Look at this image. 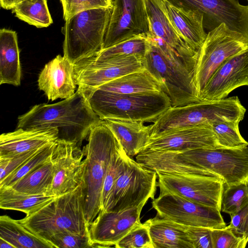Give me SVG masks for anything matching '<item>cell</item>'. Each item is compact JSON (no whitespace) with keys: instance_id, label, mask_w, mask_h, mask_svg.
<instances>
[{"instance_id":"obj_1","label":"cell","mask_w":248,"mask_h":248,"mask_svg":"<svg viewBox=\"0 0 248 248\" xmlns=\"http://www.w3.org/2000/svg\"><path fill=\"white\" fill-rule=\"evenodd\" d=\"M102 121L87 97L77 89L73 96L62 101L34 106L18 116L16 129H55L58 140L80 147L91 129Z\"/></svg>"},{"instance_id":"obj_2","label":"cell","mask_w":248,"mask_h":248,"mask_svg":"<svg viewBox=\"0 0 248 248\" xmlns=\"http://www.w3.org/2000/svg\"><path fill=\"white\" fill-rule=\"evenodd\" d=\"M147 36L149 46L143 66L169 96L171 107L201 101L194 81L197 59L184 57L161 39Z\"/></svg>"},{"instance_id":"obj_3","label":"cell","mask_w":248,"mask_h":248,"mask_svg":"<svg viewBox=\"0 0 248 248\" xmlns=\"http://www.w3.org/2000/svg\"><path fill=\"white\" fill-rule=\"evenodd\" d=\"M85 205L84 182L74 190L56 197L36 212L18 221L30 232L46 241L53 234L63 232L90 236Z\"/></svg>"},{"instance_id":"obj_4","label":"cell","mask_w":248,"mask_h":248,"mask_svg":"<svg viewBox=\"0 0 248 248\" xmlns=\"http://www.w3.org/2000/svg\"><path fill=\"white\" fill-rule=\"evenodd\" d=\"M88 141L82 150L86 160L85 214L89 227L101 209L103 184L110 161L122 146L103 120L91 129Z\"/></svg>"},{"instance_id":"obj_5","label":"cell","mask_w":248,"mask_h":248,"mask_svg":"<svg viewBox=\"0 0 248 248\" xmlns=\"http://www.w3.org/2000/svg\"><path fill=\"white\" fill-rule=\"evenodd\" d=\"M87 98L102 120L116 119L153 123L171 107L170 98L163 91L120 94L97 89Z\"/></svg>"},{"instance_id":"obj_6","label":"cell","mask_w":248,"mask_h":248,"mask_svg":"<svg viewBox=\"0 0 248 248\" xmlns=\"http://www.w3.org/2000/svg\"><path fill=\"white\" fill-rule=\"evenodd\" d=\"M246 111L237 96L171 107L150 124L151 138L177 127L224 122L239 123Z\"/></svg>"},{"instance_id":"obj_7","label":"cell","mask_w":248,"mask_h":248,"mask_svg":"<svg viewBox=\"0 0 248 248\" xmlns=\"http://www.w3.org/2000/svg\"><path fill=\"white\" fill-rule=\"evenodd\" d=\"M113 7L79 12L65 20L63 56L75 64L103 49Z\"/></svg>"},{"instance_id":"obj_8","label":"cell","mask_w":248,"mask_h":248,"mask_svg":"<svg viewBox=\"0 0 248 248\" xmlns=\"http://www.w3.org/2000/svg\"><path fill=\"white\" fill-rule=\"evenodd\" d=\"M248 50V39L222 23L209 31L199 51L194 81L200 97L207 81L226 60Z\"/></svg>"},{"instance_id":"obj_9","label":"cell","mask_w":248,"mask_h":248,"mask_svg":"<svg viewBox=\"0 0 248 248\" xmlns=\"http://www.w3.org/2000/svg\"><path fill=\"white\" fill-rule=\"evenodd\" d=\"M156 172L148 170L129 156L100 212L120 211L155 199L157 185Z\"/></svg>"},{"instance_id":"obj_10","label":"cell","mask_w":248,"mask_h":248,"mask_svg":"<svg viewBox=\"0 0 248 248\" xmlns=\"http://www.w3.org/2000/svg\"><path fill=\"white\" fill-rule=\"evenodd\" d=\"M180 153L195 165L221 178L226 186L248 184V146L200 148Z\"/></svg>"},{"instance_id":"obj_11","label":"cell","mask_w":248,"mask_h":248,"mask_svg":"<svg viewBox=\"0 0 248 248\" xmlns=\"http://www.w3.org/2000/svg\"><path fill=\"white\" fill-rule=\"evenodd\" d=\"M143 57L121 56L104 59L91 57L74 64V78L78 89L87 97L101 85L124 75L144 69Z\"/></svg>"},{"instance_id":"obj_12","label":"cell","mask_w":248,"mask_h":248,"mask_svg":"<svg viewBox=\"0 0 248 248\" xmlns=\"http://www.w3.org/2000/svg\"><path fill=\"white\" fill-rule=\"evenodd\" d=\"M152 205L158 217L180 224L211 229L226 226L219 209L195 202L175 194L160 193L157 198L153 200Z\"/></svg>"},{"instance_id":"obj_13","label":"cell","mask_w":248,"mask_h":248,"mask_svg":"<svg viewBox=\"0 0 248 248\" xmlns=\"http://www.w3.org/2000/svg\"><path fill=\"white\" fill-rule=\"evenodd\" d=\"M156 172L160 193L175 194L195 202L220 211L224 182L220 177Z\"/></svg>"},{"instance_id":"obj_14","label":"cell","mask_w":248,"mask_h":248,"mask_svg":"<svg viewBox=\"0 0 248 248\" xmlns=\"http://www.w3.org/2000/svg\"><path fill=\"white\" fill-rule=\"evenodd\" d=\"M166 0L185 10L201 13L203 27L209 31L224 23L248 39V5L241 4L238 0Z\"/></svg>"},{"instance_id":"obj_15","label":"cell","mask_w":248,"mask_h":248,"mask_svg":"<svg viewBox=\"0 0 248 248\" xmlns=\"http://www.w3.org/2000/svg\"><path fill=\"white\" fill-rule=\"evenodd\" d=\"M84 156L77 145L59 140L56 141L51 157L54 176L47 196L58 197L70 192L85 182Z\"/></svg>"},{"instance_id":"obj_16","label":"cell","mask_w":248,"mask_h":248,"mask_svg":"<svg viewBox=\"0 0 248 248\" xmlns=\"http://www.w3.org/2000/svg\"><path fill=\"white\" fill-rule=\"evenodd\" d=\"M149 31L145 0H114L103 49Z\"/></svg>"},{"instance_id":"obj_17","label":"cell","mask_w":248,"mask_h":248,"mask_svg":"<svg viewBox=\"0 0 248 248\" xmlns=\"http://www.w3.org/2000/svg\"><path fill=\"white\" fill-rule=\"evenodd\" d=\"M200 148H218L216 138L210 124L177 127L165 131L150 138L141 152H181Z\"/></svg>"},{"instance_id":"obj_18","label":"cell","mask_w":248,"mask_h":248,"mask_svg":"<svg viewBox=\"0 0 248 248\" xmlns=\"http://www.w3.org/2000/svg\"><path fill=\"white\" fill-rule=\"evenodd\" d=\"M146 202L120 211L100 212L89 226L93 248H109L140 223V216Z\"/></svg>"},{"instance_id":"obj_19","label":"cell","mask_w":248,"mask_h":248,"mask_svg":"<svg viewBox=\"0 0 248 248\" xmlns=\"http://www.w3.org/2000/svg\"><path fill=\"white\" fill-rule=\"evenodd\" d=\"M248 86V50L223 62L212 74L203 90L202 101L226 98L235 89Z\"/></svg>"},{"instance_id":"obj_20","label":"cell","mask_w":248,"mask_h":248,"mask_svg":"<svg viewBox=\"0 0 248 248\" xmlns=\"http://www.w3.org/2000/svg\"><path fill=\"white\" fill-rule=\"evenodd\" d=\"M74 72V64L64 56L58 55L41 71L38 88L49 100L68 98L75 94L76 89Z\"/></svg>"},{"instance_id":"obj_21","label":"cell","mask_w":248,"mask_h":248,"mask_svg":"<svg viewBox=\"0 0 248 248\" xmlns=\"http://www.w3.org/2000/svg\"><path fill=\"white\" fill-rule=\"evenodd\" d=\"M145 1L149 22L148 34L161 39L180 55L198 59L199 51L186 43L170 20L166 12L164 0Z\"/></svg>"},{"instance_id":"obj_22","label":"cell","mask_w":248,"mask_h":248,"mask_svg":"<svg viewBox=\"0 0 248 248\" xmlns=\"http://www.w3.org/2000/svg\"><path fill=\"white\" fill-rule=\"evenodd\" d=\"M58 140V132L51 129H16L0 136V157H8L46 147Z\"/></svg>"},{"instance_id":"obj_23","label":"cell","mask_w":248,"mask_h":248,"mask_svg":"<svg viewBox=\"0 0 248 248\" xmlns=\"http://www.w3.org/2000/svg\"><path fill=\"white\" fill-rule=\"evenodd\" d=\"M136 161L143 167L155 172L178 175L216 176L186 159L180 152H141L136 156Z\"/></svg>"},{"instance_id":"obj_24","label":"cell","mask_w":248,"mask_h":248,"mask_svg":"<svg viewBox=\"0 0 248 248\" xmlns=\"http://www.w3.org/2000/svg\"><path fill=\"white\" fill-rule=\"evenodd\" d=\"M166 13L171 23L186 43L199 51L207 35L203 15L198 11L185 10L164 0Z\"/></svg>"},{"instance_id":"obj_25","label":"cell","mask_w":248,"mask_h":248,"mask_svg":"<svg viewBox=\"0 0 248 248\" xmlns=\"http://www.w3.org/2000/svg\"><path fill=\"white\" fill-rule=\"evenodd\" d=\"M103 121L131 157L140 153L151 138V126L143 122L116 119Z\"/></svg>"},{"instance_id":"obj_26","label":"cell","mask_w":248,"mask_h":248,"mask_svg":"<svg viewBox=\"0 0 248 248\" xmlns=\"http://www.w3.org/2000/svg\"><path fill=\"white\" fill-rule=\"evenodd\" d=\"M21 67L17 36L15 31L0 30V84L20 85Z\"/></svg>"},{"instance_id":"obj_27","label":"cell","mask_w":248,"mask_h":248,"mask_svg":"<svg viewBox=\"0 0 248 248\" xmlns=\"http://www.w3.org/2000/svg\"><path fill=\"white\" fill-rule=\"evenodd\" d=\"M146 222L154 248H194L185 225L157 216Z\"/></svg>"},{"instance_id":"obj_28","label":"cell","mask_w":248,"mask_h":248,"mask_svg":"<svg viewBox=\"0 0 248 248\" xmlns=\"http://www.w3.org/2000/svg\"><path fill=\"white\" fill-rule=\"evenodd\" d=\"M97 89L120 94L162 91L158 82L145 68L111 80Z\"/></svg>"},{"instance_id":"obj_29","label":"cell","mask_w":248,"mask_h":248,"mask_svg":"<svg viewBox=\"0 0 248 248\" xmlns=\"http://www.w3.org/2000/svg\"><path fill=\"white\" fill-rule=\"evenodd\" d=\"M0 238L15 248H54L51 243L30 232L18 220L7 215L0 217Z\"/></svg>"},{"instance_id":"obj_30","label":"cell","mask_w":248,"mask_h":248,"mask_svg":"<svg viewBox=\"0 0 248 248\" xmlns=\"http://www.w3.org/2000/svg\"><path fill=\"white\" fill-rule=\"evenodd\" d=\"M56 197L33 195L18 191L10 186L0 187V208L21 211L30 215L54 200Z\"/></svg>"},{"instance_id":"obj_31","label":"cell","mask_w":248,"mask_h":248,"mask_svg":"<svg viewBox=\"0 0 248 248\" xmlns=\"http://www.w3.org/2000/svg\"><path fill=\"white\" fill-rule=\"evenodd\" d=\"M53 176L54 167L50 159L10 187L18 191L29 194L47 195Z\"/></svg>"},{"instance_id":"obj_32","label":"cell","mask_w":248,"mask_h":248,"mask_svg":"<svg viewBox=\"0 0 248 248\" xmlns=\"http://www.w3.org/2000/svg\"><path fill=\"white\" fill-rule=\"evenodd\" d=\"M11 10L18 19L38 28L53 23L47 0H22Z\"/></svg>"},{"instance_id":"obj_33","label":"cell","mask_w":248,"mask_h":248,"mask_svg":"<svg viewBox=\"0 0 248 248\" xmlns=\"http://www.w3.org/2000/svg\"><path fill=\"white\" fill-rule=\"evenodd\" d=\"M148 46L149 41L147 34H139L111 46L103 49L90 57L95 59L129 55H137L144 57Z\"/></svg>"},{"instance_id":"obj_34","label":"cell","mask_w":248,"mask_h":248,"mask_svg":"<svg viewBox=\"0 0 248 248\" xmlns=\"http://www.w3.org/2000/svg\"><path fill=\"white\" fill-rule=\"evenodd\" d=\"M238 123L224 122L212 125L218 148H241L248 146V142L241 136Z\"/></svg>"},{"instance_id":"obj_35","label":"cell","mask_w":248,"mask_h":248,"mask_svg":"<svg viewBox=\"0 0 248 248\" xmlns=\"http://www.w3.org/2000/svg\"><path fill=\"white\" fill-rule=\"evenodd\" d=\"M248 204V184L240 183L224 187L221 200L220 211L233 215Z\"/></svg>"},{"instance_id":"obj_36","label":"cell","mask_w":248,"mask_h":248,"mask_svg":"<svg viewBox=\"0 0 248 248\" xmlns=\"http://www.w3.org/2000/svg\"><path fill=\"white\" fill-rule=\"evenodd\" d=\"M55 142L27 161L0 182V187L12 186L24 176L51 159Z\"/></svg>"},{"instance_id":"obj_37","label":"cell","mask_w":248,"mask_h":248,"mask_svg":"<svg viewBox=\"0 0 248 248\" xmlns=\"http://www.w3.org/2000/svg\"><path fill=\"white\" fill-rule=\"evenodd\" d=\"M129 156L122 147L112 156L104 182L101 209L106 204L114 184L123 172Z\"/></svg>"},{"instance_id":"obj_38","label":"cell","mask_w":248,"mask_h":248,"mask_svg":"<svg viewBox=\"0 0 248 248\" xmlns=\"http://www.w3.org/2000/svg\"><path fill=\"white\" fill-rule=\"evenodd\" d=\"M116 248H154L147 222L131 229L115 245Z\"/></svg>"},{"instance_id":"obj_39","label":"cell","mask_w":248,"mask_h":248,"mask_svg":"<svg viewBox=\"0 0 248 248\" xmlns=\"http://www.w3.org/2000/svg\"><path fill=\"white\" fill-rule=\"evenodd\" d=\"M213 248H245L248 237L236 236L228 226L221 229H211Z\"/></svg>"},{"instance_id":"obj_40","label":"cell","mask_w":248,"mask_h":248,"mask_svg":"<svg viewBox=\"0 0 248 248\" xmlns=\"http://www.w3.org/2000/svg\"><path fill=\"white\" fill-rule=\"evenodd\" d=\"M63 16L66 20L75 15L88 10L113 7L112 0H60Z\"/></svg>"},{"instance_id":"obj_41","label":"cell","mask_w":248,"mask_h":248,"mask_svg":"<svg viewBox=\"0 0 248 248\" xmlns=\"http://www.w3.org/2000/svg\"><path fill=\"white\" fill-rule=\"evenodd\" d=\"M47 241L51 243L54 248H93L90 236L81 235L69 232L54 234L48 238Z\"/></svg>"},{"instance_id":"obj_42","label":"cell","mask_w":248,"mask_h":248,"mask_svg":"<svg viewBox=\"0 0 248 248\" xmlns=\"http://www.w3.org/2000/svg\"><path fill=\"white\" fill-rule=\"evenodd\" d=\"M47 147L10 156L0 157V182Z\"/></svg>"},{"instance_id":"obj_43","label":"cell","mask_w":248,"mask_h":248,"mask_svg":"<svg viewBox=\"0 0 248 248\" xmlns=\"http://www.w3.org/2000/svg\"><path fill=\"white\" fill-rule=\"evenodd\" d=\"M194 248H213L211 228L185 226Z\"/></svg>"},{"instance_id":"obj_44","label":"cell","mask_w":248,"mask_h":248,"mask_svg":"<svg viewBox=\"0 0 248 248\" xmlns=\"http://www.w3.org/2000/svg\"><path fill=\"white\" fill-rule=\"evenodd\" d=\"M228 226L237 236L248 237V204L236 214L231 215Z\"/></svg>"},{"instance_id":"obj_45","label":"cell","mask_w":248,"mask_h":248,"mask_svg":"<svg viewBox=\"0 0 248 248\" xmlns=\"http://www.w3.org/2000/svg\"><path fill=\"white\" fill-rule=\"evenodd\" d=\"M22 0H0V6L3 9L10 10Z\"/></svg>"},{"instance_id":"obj_46","label":"cell","mask_w":248,"mask_h":248,"mask_svg":"<svg viewBox=\"0 0 248 248\" xmlns=\"http://www.w3.org/2000/svg\"><path fill=\"white\" fill-rule=\"evenodd\" d=\"M0 248H15V247L5 240L0 238Z\"/></svg>"},{"instance_id":"obj_47","label":"cell","mask_w":248,"mask_h":248,"mask_svg":"<svg viewBox=\"0 0 248 248\" xmlns=\"http://www.w3.org/2000/svg\"><path fill=\"white\" fill-rule=\"evenodd\" d=\"M247 1H248V0H247Z\"/></svg>"}]
</instances>
